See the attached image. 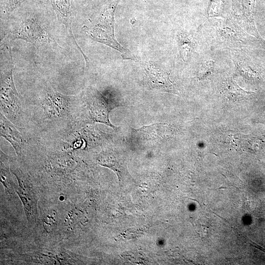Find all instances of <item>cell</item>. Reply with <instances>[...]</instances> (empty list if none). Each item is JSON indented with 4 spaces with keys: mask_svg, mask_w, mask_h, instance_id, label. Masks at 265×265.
<instances>
[{
    "mask_svg": "<svg viewBox=\"0 0 265 265\" xmlns=\"http://www.w3.org/2000/svg\"><path fill=\"white\" fill-rule=\"evenodd\" d=\"M10 45L3 43L0 49V112L14 125L22 128L25 108L14 82V65Z\"/></svg>",
    "mask_w": 265,
    "mask_h": 265,
    "instance_id": "6da1fadb",
    "label": "cell"
},
{
    "mask_svg": "<svg viewBox=\"0 0 265 265\" xmlns=\"http://www.w3.org/2000/svg\"><path fill=\"white\" fill-rule=\"evenodd\" d=\"M80 95L74 122L80 125L101 123L112 128H116L109 119L111 110L119 106L113 98L94 89H88Z\"/></svg>",
    "mask_w": 265,
    "mask_h": 265,
    "instance_id": "7a4b0ae2",
    "label": "cell"
},
{
    "mask_svg": "<svg viewBox=\"0 0 265 265\" xmlns=\"http://www.w3.org/2000/svg\"><path fill=\"white\" fill-rule=\"evenodd\" d=\"M120 0H108L91 24L84 26L82 29L92 40L107 45L121 53L123 59L135 60V56L123 47L115 39L114 34V15L117 5Z\"/></svg>",
    "mask_w": 265,
    "mask_h": 265,
    "instance_id": "3957f363",
    "label": "cell"
},
{
    "mask_svg": "<svg viewBox=\"0 0 265 265\" xmlns=\"http://www.w3.org/2000/svg\"><path fill=\"white\" fill-rule=\"evenodd\" d=\"M80 96V95H64L55 91L51 87H47L40 100L44 119L63 122L65 121L67 123L74 121Z\"/></svg>",
    "mask_w": 265,
    "mask_h": 265,
    "instance_id": "277c9868",
    "label": "cell"
},
{
    "mask_svg": "<svg viewBox=\"0 0 265 265\" xmlns=\"http://www.w3.org/2000/svg\"><path fill=\"white\" fill-rule=\"evenodd\" d=\"M15 21L5 36L10 41L22 39L36 47L55 42L34 12H25Z\"/></svg>",
    "mask_w": 265,
    "mask_h": 265,
    "instance_id": "5b68a950",
    "label": "cell"
},
{
    "mask_svg": "<svg viewBox=\"0 0 265 265\" xmlns=\"http://www.w3.org/2000/svg\"><path fill=\"white\" fill-rule=\"evenodd\" d=\"M0 116V136L10 143L18 159L22 160L30 145L31 138L26 136L23 128L14 125L1 112Z\"/></svg>",
    "mask_w": 265,
    "mask_h": 265,
    "instance_id": "8992f818",
    "label": "cell"
},
{
    "mask_svg": "<svg viewBox=\"0 0 265 265\" xmlns=\"http://www.w3.org/2000/svg\"><path fill=\"white\" fill-rule=\"evenodd\" d=\"M171 131L166 124L156 123L140 128L131 129V139L134 145H157L168 138Z\"/></svg>",
    "mask_w": 265,
    "mask_h": 265,
    "instance_id": "52a82bcc",
    "label": "cell"
},
{
    "mask_svg": "<svg viewBox=\"0 0 265 265\" xmlns=\"http://www.w3.org/2000/svg\"><path fill=\"white\" fill-rule=\"evenodd\" d=\"M49 0L57 20L65 26L73 44L82 54L85 59L86 65L88 66L89 59L77 43L72 30V22L76 15V0Z\"/></svg>",
    "mask_w": 265,
    "mask_h": 265,
    "instance_id": "ba28073f",
    "label": "cell"
},
{
    "mask_svg": "<svg viewBox=\"0 0 265 265\" xmlns=\"http://www.w3.org/2000/svg\"><path fill=\"white\" fill-rule=\"evenodd\" d=\"M97 161L100 165L112 170L121 183L132 179L124 155L117 148L106 147L102 149L97 158Z\"/></svg>",
    "mask_w": 265,
    "mask_h": 265,
    "instance_id": "9c48e42d",
    "label": "cell"
},
{
    "mask_svg": "<svg viewBox=\"0 0 265 265\" xmlns=\"http://www.w3.org/2000/svg\"><path fill=\"white\" fill-rule=\"evenodd\" d=\"M12 171L19 183L15 191L22 201L26 218L29 222H34L37 214L36 200L30 190L26 188L24 174L16 166H12Z\"/></svg>",
    "mask_w": 265,
    "mask_h": 265,
    "instance_id": "30bf717a",
    "label": "cell"
},
{
    "mask_svg": "<svg viewBox=\"0 0 265 265\" xmlns=\"http://www.w3.org/2000/svg\"><path fill=\"white\" fill-rule=\"evenodd\" d=\"M144 68L146 80L149 88L165 92L173 91V85L165 71L150 63H146Z\"/></svg>",
    "mask_w": 265,
    "mask_h": 265,
    "instance_id": "8fae6325",
    "label": "cell"
},
{
    "mask_svg": "<svg viewBox=\"0 0 265 265\" xmlns=\"http://www.w3.org/2000/svg\"><path fill=\"white\" fill-rule=\"evenodd\" d=\"M27 0H0L1 13L8 15Z\"/></svg>",
    "mask_w": 265,
    "mask_h": 265,
    "instance_id": "7c38bea8",
    "label": "cell"
},
{
    "mask_svg": "<svg viewBox=\"0 0 265 265\" xmlns=\"http://www.w3.org/2000/svg\"><path fill=\"white\" fill-rule=\"evenodd\" d=\"M179 38L181 54L183 58L186 57L191 47V42L186 37L180 36Z\"/></svg>",
    "mask_w": 265,
    "mask_h": 265,
    "instance_id": "4fadbf2b",
    "label": "cell"
}]
</instances>
